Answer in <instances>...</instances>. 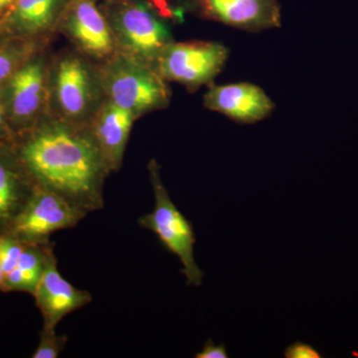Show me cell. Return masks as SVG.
Wrapping results in <instances>:
<instances>
[{
    "label": "cell",
    "mask_w": 358,
    "mask_h": 358,
    "mask_svg": "<svg viewBox=\"0 0 358 358\" xmlns=\"http://www.w3.org/2000/svg\"><path fill=\"white\" fill-rule=\"evenodd\" d=\"M11 143L33 185L58 193L88 214L103 208V185L110 173L88 126L49 115Z\"/></svg>",
    "instance_id": "cell-1"
},
{
    "label": "cell",
    "mask_w": 358,
    "mask_h": 358,
    "mask_svg": "<svg viewBox=\"0 0 358 358\" xmlns=\"http://www.w3.org/2000/svg\"><path fill=\"white\" fill-rule=\"evenodd\" d=\"M103 98L138 119L167 107L171 91L157 68L115 52L98 67Z\"/></svg>",
    "instance_id": "cell-2"
},
{
    "label": "cell",
    "mask_w": 358,
    "mask_h": 358,
    "mask_svg": "<svg viewBox=\"0 0 358 358\" xmlns=\"http://www.w3.org/2000/svg\"><path fill=\"white\" fill-rule=\"evenodd\" d=\"M98 67L81 53L64 54L49 72L50 115L87 126L103 100Z\"/></svg>",
    "instance_id": "cell-3"
},
{
    "label": "cell",
    "mask_w": 358,
    "mask_h": 358,
    "mask_svg": "<svg viewBox=\"0 0 358 358\" xmlns=\"http://www.w3.org/2000/svg\"><path fill=\"white\" fill-rule=\"evenodd\" d=\"M117 51L155 68L159 56L173 41L164 21L145 0H103Z\"/></svg>",
    "instance_id": "cell-4"
},
{
    "label": "cell",
    "mask_w": 358,
    "mask_h": 358,
    "mask_svg": "<svg viewBox=\"0 0 358 358\" xmlns=\"http://www.w3.org/2000/svg\"><path fill=\"white\" fill-rule=\"evenodd\" d=\"M150 182L155 194L154 210L138 218L141 228L157 235L162 246L178 256L185 275L187 286H201L204 273L195 262L194 245L196 242L192 223L173 203L160 178V167L157 160L148 164Z\"/></svg>",
    "instance_id": "cell-5"
},
{
    "label": "cell",
    "mask_w": 358,
    "mask_h": 358,
    "mask_svg": "<svg viewBox=\"0 0 358 358\" xmlns=\"http://www.w3.org/2000/svg\"><path fill=\"white\" fill-rule=\"evenodd\" d=\"M49 72L50 65L36 53L2 87L7 122L16 134L27 131L50 115Z\"/></svg>",
    "instance_id": "cell-6"
},
{
    "label": "cell",
    "mask_w": 358,
    "mask_h": 358,
    "mask_svg": "<svg viewBox=\"0 0 358 358\" xmlns=\"http://www.w3.org/2000/svg\"><path fill=\"white\" fill-rule=\"evenodd\" d=\"M87 215L58 193L34 185L24 207L3 231L24 244L45 243L53 233L76 227Z\"/></svg>",
    "instance_id": "cell-7"
},
{
    "label": "cell",
    "mask_w": 358,
    "mask_h": 358,
    "mask_svg": "<svg viewBox=\"0 0 358 358\" xmlns=\"http://www.w3.org/2000/svg\"><path fill=\"white\" fill-rule=\"evenodd\" d=\"M228 58L223 44L210 41L171 42L157 60V72L166 81L195 90L210 83Z\"/></svg>",
    "instance_id": "cell-8"
},
{
    "label": "cell",
    "mask_w": 358,
    "mask_h": 358,
    "mask_svg": "<svg viewBox=\"0 0 358 358\" xmlns=\"http://www.w3.org/2000/svg\"><path fill=\"white\" fill-rule=\"evenodd\" d=\"M57 30L90 60L103 63L117 52L112 28L99 0H70Z\"/></svg>",
    "instance_id": "cell-9"
},
{
    "label": "cell",
    "mask_w": 358,
    "mask_h": 358,
    "mask_svg": "<svg viewBox=\"0 0 358 358\" xmlns=\"http://www.w3.org/2000/svg\"><path fill=\"white\" fill-rule=\"evenodd\" d=\"M32 296L43 317V327H57L65 317L89 305L93 300L88 291L76 288L62 277L59 272L55 251L49 256Z\"/></svg>",
    "instance_id": "cell-10"
},
{
    "label": "cell",
    "mask_w": 358,
    "mask_h": 358,
    "mask_svg": "<svg viewBox=\"0 0 358 358\" xmlns=\"http://www.w3.org/2000/svg\"><path fill=\"white\" fill-rule=\"evenodd\" d=\"M207 20L247 31L279 28L282 14L278 0H195Z\"/></svg>",
    "instance_id": "cell-11"
},
{
    "label": "cell",
    "mask_w": 358,
    "mask_h": 358,
    "mask_svg": "<svg viewBox=\"0 0 358 358\" xmlns=\"http://www.w3.org/2000/svg\"><path fill=\"white\" fill-rule=\"evenodd\" d=\"M204 106L239 124L262 121L275 108L264 90L249 83L213 85L204 95Z\"/></svg>",
    "instance_id": "cell-12"
},
{
    "label": "cell",
    "mask_w": 358,
    "mask_h": 358,
    "mask_svg": "<svg viewBox=\"0 0 358 358\" xmlns=\"http://www.w3.org/2000/svg\"><path fill=\"white\" fill-rule=\"evenodd\" d=\"M136 120L129 110L103 99L87 124L110 173H117L121 169Z\"/></svg>",
    "instance_id": "cell-13"
},
{
    "label": "cell",
    "mask_w": 358,
    "mask_h": 358,
    "mask_svg": "<svg viewBox=\"0 0 358 358\" xmlns=\"http://www.w3.org/2000/svg\"><path fill=\"white\" fill-rule=\"evenodd\" d=\"M70 0H16L2 23L13 36L38 41L57 31Z\"/></svg>",
    "instance_id": "cell-14"
},
{
    "label": "cell",
    "mask_w": 358,
    "mask_h": 358,
    "mask_svg": "<svg viewBox=\"0 0 358 358\" xmlns=\"http://www.w3.org/2000/svg\"><path fill=\"white\" fill-rule=\"evenodd\" d=\"M32 181L21 166L10 141H0V230L13 222L33 192Z\"/></svg>",
    "instance_id": "cell-15"
},
{
    "label": "cell",
    "mask_w": 358,
    "mask_h": 358,
    "mask_svg": "<svg viewBox=\"0 0 358 358\" xmlns=\"http://www.w3.org/2000/svg\"><path fill=\"white\" fill-rule=\"evenodd\" d=\"M53 251L55 250L51 241L25 244L17 265L6 275V292L18 291L34 294L49 256Z\"/></svg>",
    "instance_id": "cell-16"
},
{
    "label": "cell",
    "mask_w": 358,
    "mask_h": 358,
    "mask_svg": "<svg viewBox=\"0 0 358 358\" xmlns=\"http://www.w3.org/2000/svg\"><path fill=\"white\" fill-rule=\"evenodd\" d=\"M38 53V41L13 36L0 43V89L21 66Z\"/></svg>",
    "instance_id": "cell-17"
},
{
    "label": "cell",
    "mask_w": 358,
    "mask_h": 358,
    "mask_svg": "<svg viewBox=\"0 0 358 358\" xmlns=\"http://www.w3.org/2000/svg\"><path fill=\"white\" fill-rule=\"evenodd\" d=\"M68 343L67 336L56 334V327H43L33 358H57Z\"/></svg>",
    "instance_id": "cell-18"
},
{
    "label": "cell",
    "mask_w": 358,
    "mask_h": 358,
    "mask_svg": "<svg viewBox=\"0 0 358 358\" xmlns=\"http://www.w3.org/2000/svg\"><path fill=\"white\" fill-rule=\"evenodd\" d=\"M24 246L25 244L17 238L6 231L0 230V266L4 275H6L16 267Z\"/></svg>",
    "instance_id": "cell-19"
},
{
    "label": "cell",
    "mask_w": 358,
    "mask_h": 358,
    "mask_svg": "<svg viewBox=\"0 0 358 358\" xmlns=\"http://www.w3.org/2000/svg\"><path fill=\"white\" fill-rule=\"evenodd\" d=\"M284 357L286 358H320L322 355L315 346L296 341L286 348L284 352Z\"/></svg>",
    "instance_id": "cell-20"
},
{
    "label": "cell",
    "mask_w": 358,
    "mask_h": 358,
    "mask_svg": "<svg viewBox=\"0 0 358 358\" xmlns=\"http://www.w3.org/2000/svg\"><path fill=\"white\" fill-rule=\"evenodd\" d=\"M195 358H228L227 348L225 345H215L211 338L207 339L203 348L194 355Z\"/></svg>",
    "instance_id": "cell-21"
},
{
    "label": "cell",
    "mask_w": 358,
    "mask_h": 358,
    "mask_svg": "<svg viewBox=\"0 0 358 358\" xmlns=\"http://www.w3.org/2000/svg\"><path fill=\"white\" fill-rule=\"evenodd\" d=\"M7 124L8 122H7L6 107L1 88L0 89V136L6 131Z\"/></svg>",
    "instance_id": "cell-22"
},
{
    "label": "cell",
    "mask_w": 358,
    "mask_h": 358,
    "mask_svg": "<svg viewBox=\"0 0 358 358\" xmlns=\"http://www.w3.org/2000/svg\"><path fill=\"white\" fill-rule=\"evenodd\" d=\"M16 0H0V26L6 20V16L10 13Z\"/></svg>",
    "instance_id": "cell-23"
},
{
    "label": "cell",
    "mask_w": 358,
    "mask_h": 358,
    "mask_svg": "<svg viewBox=\"0 0 358 358\" xmlns=\"http://www.w3.org/2000/svg\"><path fill=\"white\" fill-rule=\"evenodd\" d=\"M0 291L6 292V275L2 271L1 266H0Z\"/></svg>",
    "instance_id": "cell-24"
},
{
    "label": "cell",
    "mask_w": 358,
    "mask_h": 358,
    "mask_svg": "<svg viewBox=\"0 0 358 358\" xmlns=\"http://www.w3.org/2000/svg\"><path fill=\"white\" fill-rule=\"evenodd\" d=\"M1 29H2L1 26H0V30H1Z\"/></svg>",
    "instance_id": "cell-25"
}]
</instances>
